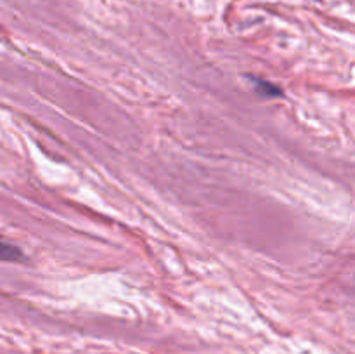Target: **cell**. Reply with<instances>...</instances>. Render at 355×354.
<instances>
[{
	"label": "cell",
	"mask_w": 355,
	"mask_h": 354,
	"mask_svg": "<svg viewBox=\"0 0 355 354\" xmlns=\"http://www.w3.org/2000/svg\"><path fill=\"white\" fill-rule=\"evenodd\" d=\"M21 259H23V252L17 246L6 242H0V260H6V262H21Z\"/></svg>",
	"instance_id": "1"
},
{
	"label": "cell",
	"mask_w": 355,
	"mask_h": 354,
	"mask_svg": "<svg viewBox=\"0 0 355 354\" xmlns=\"http://www.w3.org/2000/svg\"><path fill=\"white\" fill-rule=\"evenodd\" d=\"M253 82L257 83V87H262V89L266 90V96H281V90L277 89V87H274L272 83H267L260 78H255Z\"/></svg>",
	"instance_id": "2"
}]
</instances>
